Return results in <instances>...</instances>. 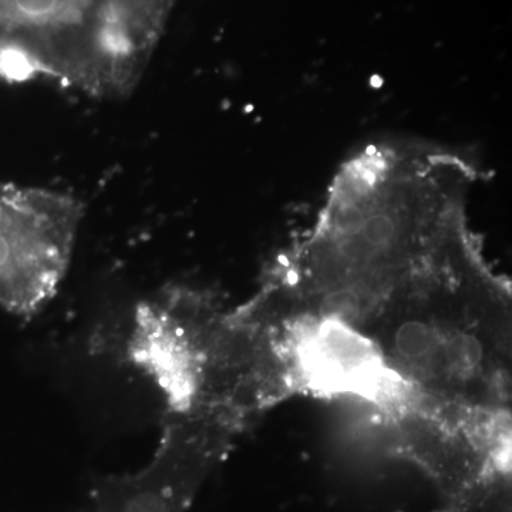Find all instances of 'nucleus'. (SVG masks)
Returning <instances> with one entry per match:
<instances>
[{
	"mask_svg": "<svg viewBox=\"0 0 512 512\" xmlns=\"http://www.w3.org/2000/svg\"><path fill=\"white\" fill-rule=\"evenodd\" d=\"M474 168L426 147H367L340 168L312 234L272 272L306 311L369 322L466 217Z\"/></svg>",
	"mask_w": 512,
	"mask_h": 512,
	"instance_id": "nucleus-1",
	"label": "nucleus"
},
{
	"mask_svg": "<svg viewBox=\"0 0 512 512\" xmlns=\"http://www.w3.org/2000/svg\"><path fill=\"white\" fill-rule=\"evenodd\" d=\"M390 367L440 402L495 410L510 386V293L488 271L466 222L369 322Z\"/></svg>",
	"mask_w": 512,
	"mask_h": 512,
	"instance_id": "nucleus-2",
	"label": "nucleus"
},
{
	"mask_svg": "<svg viewBox=\"0 0 512 512\" xmlns=\"http://www.w3.org/2000/svg\"><path fill=\"white\" fill-rule=\"evenodd\" d=\"M225 311L211 292L164 286L138 303L128 360L160 390L165 414L204 413L215 342Z\"/></svg>",
	"mask_w": 512,
	"mask_h": 512,
	"instance_id": "nucleus-3",
	"label": "nucleus"
},
{
	"mask_svg": "<svg viewBox=\"0 0 512 512\" xmlns=\"http://www.w3.org/2000/svg\"><path fill=\"white\" fill-rule=\"evenodd\" d=\"M84 218L69 192L0 184V308L32 318L59 292Z\"/></svg>",
	"mask_w": 512,
	"mask_h": 512,
	"instance_id": "nucleus-4",
	"label": "nucleus"
},
{
	"mask_svg": "<svg viewBox=\"0 0 512 512\" xmlns=\"http://www.w3.org/2000/svg\"><path fill=\"white\" fill-rule=\"evenodd\" d=\"M239 430L220 414H165L150 463L136 474L104 481L93 512H185Z\"/></svg>",
	"mask_w": 512,
	"mask_h": 512,
	"instance_id": "nucleus-5",
	"label": "nucleus"
}]
</instances>
